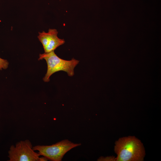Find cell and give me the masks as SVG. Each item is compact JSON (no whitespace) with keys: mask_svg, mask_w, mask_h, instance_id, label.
<instances>
[{"mask_svg":"<svg viewBox=\"0 0 161 161\" xmlns=\"http://www.w3.org/2000/svg\"><path fill=\"white\" fill-rule=\"evenodd\" d=\"M114 151L117 155L115 161H141L145 155L143 144L133 136L119 139L115 143Z\"/></svg>","mask_w":161,"mask_h":161,"instance_id":"obj_1","label":"cell"},{"mask_svg":"<svg viewBox=\"0 0 161 161\" xmlns=\"http://www.w3.org/2000/svg\"><path fill=\"white\" fill-rule=\"evenodd\" d=\"M43 59L46 60L47 66V73L43 78L45 82H49L50 76L59 71L66 72L69 76H73L74 68L79 62L78 60L74 58L69 61L61 58L55 54L54 51L40 54L38 60Z\"/></svg>","mask_w":161,"mask_h":161,"instance_id":"obj_2","label":"cell"},{"mask_svg":"<svg viewBox=\"0 0 161 161\" xmlns=\"http://www.w3.org/2000/svg\"><path fill=\"white\" fill-rule=\"evenodd\" d=\"M80 143H74L65 140L50 145H37L33 147L40 155L52 161H61L64 154L71 149L80 146Z\"/></svg>","mask_w":161,"mask_h":161,"instance_id":"obj_3","label":"cell"},{"mask_svg":"<svg viewBox=\"0 0 161 161\" xmlns=\"http://www.w3.org/2000/svg\"><path fill=\"white\" fill-rule=\"evenodd\" d=\"M8 161H39L40 154L35 151L30 141L26 140L10 146L8 151Z\"/></svg>","mask_w":161,"mask_h":161,"instance_id":"obj_4","label":"cell"},{"mask_svg":"<svg viewBox=\"0 0 161 161\" xmlns=\"http://www.w3.org/2000/svg\"><path fill=\"white\" fill-rule=\"evenodd\" d=\"M58 32L55 29H49L48 32H39L38 38L42 44L45 53L54 51L58 47L64 44V39L59 38Z\"/></svg>","mask_w":161,"mask_h":161,"instance_id":"obj_5","label":"cell"},{"mask_svg":"<svg viewBox=\"0 0 161 161\" xmlns=\"http://www.w3.org/2000/svg\"><path fill=\"white\" fill-rule=\"evenodd\" d=\"M9 62L7 60L0 58V71L7 69L8 66Z\"/></svg>","mask_w":161,"mask_h":161,"instance_id":"obj_6","label":"cell"}]
</instances>
